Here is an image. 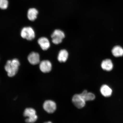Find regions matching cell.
Instances as JSON below:
<instances>
[{
  "label": "cell",
  "instance_id": "obj_12",
  "mask_svg": "<svg viewBox=\"0 0 123 123\" xmlns=\"http://www.w3.org/2000/svg\"><path fill=\"white\" fill-rule=\"evenodd\" d=\"M68 56V53L67 50L65 49L62 50L58 53V60L61 62H65L67 60Z\"/></svg>",
  "mask_w": 123,
  "mask_h": 123
},
{
  "label": "cell",
  "instance_id": "obj_17",
  "mask_svg": "<svg viewBox=\"0 0 123 123\" xmlns=\"http://www.w3.org/2000/svg\"><path fill=\"white\" fill-rule=\"evenodd\" d=\"M45 123H52L51 122H50V121H49V122H46Z\"/></svg>",
  "mask_w": 123,
  "mask_h": 123
},
{
  "label": "cell",
  "instance_id": "obj_1",
  "mask_svg": "<svg viewBox=\"0 0 123 123\" xmlns=\"http://www.w3.org/2000/svg\"><path fill=\"white\" fill-rule=\"evenodd\" d=\"M19 65L20 63L18 59L8 61L5 67L8 76L10 77L14 76L17 73Z\"/></svg>",
  "mask_w": 123,
  "mask_h": 123
},
{
  "label": "cell",
  "instance_id": "obj_9",
  "mask_svg": "<svg viewBox=\"0 0 123 123\" xmlns=\"http://www.w3.org/2000/svg\"><path fill=\"white\" fill-rule=\"evenodd\" d=\"M38 42L43 50H47L50 47L49 41L47 38L45 37H43L40 38L38 40Z\"/></svg>",
  "mask_w": 123,
  "mask_h": 123
},
{
  "label": "cell",
  "instance_id": "obj_11",
  "mask_svg": "<svg viewBox=\"0 0 123 123\" xmlns=\"http://www.w3.org/2000/svg\"><path fill=\"white\" fill-rule=\"evenodd\" d=\"M100 92L103 96L107 97L111 96L112 90L109 86L106 85H104L101 87Z\"/></svg>",
  "mask_w": 123,
  "mask_h": 123
},
{
  "label": "cell",
  "instance_id": "obj_14",
  "mask_svg": "<svg viewBox=\"0 0 123 123\" xmlns=\"http://www.w3.org/2000/svg\"><path fill=\"white\" fill-rule=\"evenodd\" d=\"M38 12L36 9L31 8L29 9L27 13V17L29 20L34 21L36 19L37 17Z\"/></svg>",
  "mask_w": 123,
  "mask_h": 123
},
{
  "label": "cell",
  "instance_id": "obj_6",
  "mask_svg": "<svg viewBox=\"0 0 123 123\" xmlns=\"http://www.w3.org/2000/svg\"><path fill=\"white\" fill-rule=\"evenodd\" d=\"M43 107L44 110L47 113H52L56 110V104L54 101L51 100H48L44 102Z\"/></svg>",
  "mask_w": 123,
  "mask_h": 123
},
{
  "label": "cell",
  "instance_id": "obj_5",
  "mask_svg": "<svg viewBox=\"0 0 123 123\" xmlns=\"http://www.w3.org/2000/svg\"><path fill=\"white\" fill-rule=\"evenodd\" d=\"M72 101L75 106L79 109L82 108L86 105V101L80 94L74 95Z\"/></svg>",
  "mask_w": 123,
  "mask_h": 123
},
{
  "label": "cell",
  "instance_id": "obj_8",
  "mask_svg": "<svg viewBox=\"0 0 123 123\" xmlns=\"http://www.w3.org/2000/svg\"><path fill=\"white\" fill-rule=\"evenodd\" d=\"M28 60L30 63L32 65H36L40 62L39 55L36 52H32L28 56Z\"/></svg>",
  "mask_w": 123,
  "mask_h": 123
},
{
  "label": "cell",
  "instance_id": "obj_3",
  "mask_svg": "<svg viewBox=\"0 0 123 123\" xmlns=\"http://www.w3.org/2000/svg\"><path fill=\"white\" fill-rule=\"evenodd\" d=\"M21 36L24 39L29 41H31L35 38L34 31L31 27H24L21 31Z\"/></svg>",
  "mask_w": 123,
  "mask_h": 123
},
{
  "label": "cell",
  "instance_id": "obj_10",
  "mask_svg": "<svg viewBox=\"0 0 123 123\" xmlns=\"http://www.w3.org/2000/svg\"><path fill=\"white\" fill-rule=\"evenodd\" d=\"M101 66L103 69L107 71H110L113 67V63L110 59L104 60L101 63Z\"/></svg>",
  "mask_w": 123,
  "mask_h": 123
},
{
  "label": "cell",
  "instance_id": "obj_15",
  "mask_svg": "<svg viewBox=\"0 0 123 123\" xmlns=\"http://www.w3.org/2000/svg\"><path fill=\"white\" fill-rule=\"evenodd\" d=\"M112 54L115 57H119L123 56V49L119 46H116L112 50Z\"/></svg>",
  "mask_w": 123,
  "mask_h": 123
},
{
  "label": "cell",
  "instance_id": "obj_4",
  "mask_svg": "<svg viewBox=\"0 0 123 123\" xmlns=\"http://www.w3.org/2000/svg\"><path fill=\"white\" fill-rule=\"evenodd\" d=\"M65 37V34L62 31L59 30H55L51 36L52 42L55 44H59L62 42Z\"/></svg>",
  "mask_w": 123,
  "mask_h": 123
},
{
  "label": "cell",
  "instance_id": "obj_16",
  "mask_svg": "<svg viewBox=\"0 0 123 123\" xmlns=\"http://www.w3.org/2000/svg\"><path fill=\"white\" fill-rule=\"evenodd\" d=\"M8 5L7 0H0V8L3 10L6 9Z\"/></svg>",
  "mask_w": 123,
  "mask_h": 123
},
{
  "label": "cell",
  "instance_id": "obj_13",
  "mask_svg": "<svg viewBox=\"0 0 123 123\" xmlns=\"http://www.w3.org/2000/svg\"><path fill=\"white\" fill-rule=\"evenodd\" d=\"M86 101L93 100L95 98V96L93 93L88 92L85 90L80 94Z\"/></svg>",
  "mask_w": 123,
  "mask_h": 123
},
{
  "label": "cell",
  "instance_id": "obj_7",
  "mask_svg": "<svg viewBox=\"0 0 123 123\" xmlns=\"http://www.w3.org/2000/svg\"><path fill=\"white\" fill-rule=\"evenodd\" d=\"M40 69L43 73H48L51 70L52 65L51 63L48 60H44L40 63Z\"/></svg>",
  "mask_w": 123,
  "mask_h": 123
},
{
  "label": "cell",
  "instance_id": "obj_2",
  "mask_svg": "<svg viewBox=\"0 0 123 123\" xmlns=\"http://www.w3.org/2000/svg\"><path fill=\"white\" fill-rule=\"evenodd\" d=\"M24 115L25 117H28L25 120V121L28 123L35 122L38 118L35 110L34 109L31 108L25 109L24 112Z\"/></svg>",
  "mask_w": 123,
  "mask_h": 123
}]
</instances>
